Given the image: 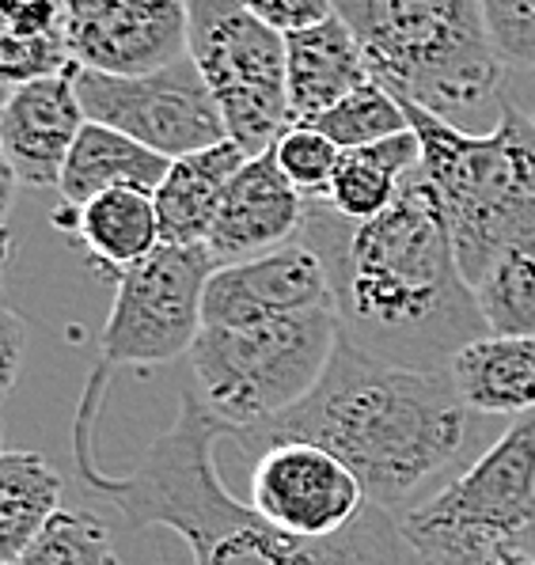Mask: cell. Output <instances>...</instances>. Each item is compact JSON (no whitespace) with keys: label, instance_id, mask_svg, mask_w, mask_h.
Returning a JSON list of instances; mask_svg holds the SVG:
<instances>
[{"label":"cell","instance_id":"cell-10","mask_svg":"<svg viewBox=\"0 0 535 565\" xmlns=\"http://www.w3.org/2000/svg\"><path fill=\"white\" fill-rule=\"evenodd\" d=\"M403 520L434 527H471L497 539H521L535 527V411L509 422L463 475L414 505Z\"/></svg>","mask_w":535,"mask_h":565},{"label":"cell","instance_id":"cell-3","mask_svg":"<svg viewBox=\"0 0 535 565\" xmlns=\"http://www.w3.org/2000/svg\"><path fill=\"white\" fill-rule=\"evenodd\" d=\"M471 411L448 372H414L368 358L339 338L319 387L289 414L239 429L232 445L263 456L274 445H312L365 486L368 505L407 516V501L456 463Z\"/></svg>","mask_w":535,"mask_h":565},{"label":"cell","instance_id":"cell-29","mask_svg":"<svg viewBox=\"0 0 535 565\" xmlns=\"http://www.w3.org/2000/svg\"><path fill=\"white\" fill-rule=\"evenodd\" d=\"M247 8L255 20H263L281 39L312 31L334 15V4H327V0H247Z\"/></svg>","mask_w":535,"mask_h":565},{"label":"cell","instance_id":"cell-16","mask_svg":"<svg viewBox=\"0 0 535 565\" xmlns=\"http://www.w3.org/2000/svg\"><path fill=\"white\" fill-rule=\"evenodd\" d=\"M285 57H289L292 126L312 121L315 115L331 110L334 103H342L346 95L373 81L365 54H361L357 39H353V31L339 12L312 31L289 34L285 39Z\"/></svg>","mask_w":535,"mask_h":565},{"label":"cell","instance_id":"cell-5","mask_svg":"<svg viewBox=\"0 0 535 565\" xmlns=\"http://www.w3.org/2000/svg\"><path fill=\"white\" fill-rule=\"evenodd\" d=\"M368 76L399 103L437 118L474 110L502 84V65L479 0H339Z\"/></svg>","mask_w":535,"mask_h":565},{"label":"cell","instance_id":"cell-1","mask_svg":"<svg viewBox=\"0 0 535 565\" xmlns=\"http://www.w3.org/2000/svg\"><path fill=\"white\" fill-rule=\"evenodd\" d=\"M107 387L110 364H95L76 406L73 459L81 482L122 512L133 532L171 527L183 535L194 565H421L399 516L376 505L331 539H297L266 524L221 482L213 445L228 440V425L202 395L179 398V417L133 471H107L95 459V422Z\"/></svg>","mask_w":535,"mask_h":565},{"label":"cell","instance_id":"cell-30","mask_svg":"<svg viewBox=\"0 0 535 565\" xmlns=\"http://www.w3.org/2000/svg\"><path fill=\"white\" fill-rule=\"evenodd\" d=\"M20 350H23V323L12 303H4V391L12 387L15 369H20Z\"/></svg>","mask_w":535,"mask_h":565},{"label":"cell","instance_id":"cell-14","mask_svg":"<svg viewBox=\"0 0 535 565\" xmlns=\"http://www.w3.org/2000/svg\"><path fill=\"white\" fill-rule=\"evenodd\" d=\"M84 126H88V110L76 95L73 73L8 88L4 110H0L4 168L28 190L62 186L68 152Z\"/></svg>","mask_w":535,"mask_h":565},{"label":"cell","instance_id":"cell-6","mask_svg":"<svg viewBox=\"0 0 535 565\" xmlns=\"http://www.w3.org/2000/svg\"><path fill=\"white\" fill-rule=\"evenodd\" d=\"M339 338V311L327 303L258 323L202 327L190 364L205 406L228 425L232 440L304 403L331 369Z\"/></svg>","mask_w":535,"mask_h":565},{"label":"cell","instance_id":"cell-27","mask_svg":"<svg viewBox=\"0 0 535 565\" xmlns=\"http://www.w3.org/2000/svg\"><path fill=\"white\" fill-rule=\"evenodd\" d=\"M274 156H278L281 175L308 198V202H319L327 198L334 182V171L342 163V152L331 137H323L312 126H289L274 145Z\"/></svg>","mask_w":535,"mask_h":565},{"label":"cell","instance_id":"cell-19","mask_svg":"<svg viewBox=\"0 0 535 565\" xmlns=\"http://www.w3.org/2000/svg\"><path fill=\"white\" fill-rule=\"evenodd\" d=\"M57 228H68L81 236L88 255L103 269H115L118 277L126 269L152 255L160 247V216L157 198L145 190H110L99 194L84 209H57Z\"/></svg>","mask_w":535,"mask_h":565},{"label":"cell","instance_id":"cell-2","mask_svg":"<svg viewBox=\"0 0 535 565\" xmlns=\"http://www.w3.org/2000/svg\"><path fill=\"white\" fill-rule=\"evenodd\" d=\"M300 239L331 274L342 338L368 358L448 372L471 342L490 334L421 168L376 221L353 224L323 198L308 202Z\"/></svg>","mask_w":535,"mask_h":565},{"label":"cell","instance_id":"cell-8","mask_svg":"<svg viewBox=\"0 0 535 565\" xmlns=\"http://www.w3.org/2000/svg\"><path fill=\"white\" fill-rule=\"evenodd\" d=\"M217 269L210 247L168 243L126 269L99 334L103 364H168L194 350L205 327V289Z\"/></svg>","mask_w":535,"mask_h":565},{"label":"cell","instance_id":"cell-13","mask_svg":"<svg viewBox=\"0 0 535 565\" xmlns=\"http://www.w3.org/2000/svg\"><path fill=\"white\" fill-rule=\"evenodd\" d=\"M334 303L331 274L304 239L239 266H221L205 289V327L258 323Z\"/></svg>","mask_w":535,"mask_h":565},{"label":"cell","instance_id":"cell-12","mask_svg":"<svg viewBox=\"0 0 535 565\" xmlns=\"http://www.w3.org/2000/svg\"><path fill=\"white\" fill-rule=\"evenodd\" d=\"M65 34L73 68L99 76H149L190 50L186 4L137 0H68Z\"/></svg>","mask_w":535,"mask_h":565},{"label":"cell","instance_id":"cell-4","mask_svg":"<svg viewBox=\"0 0 535 565\" xmlns=\"http://www.w3.org/2000/svg\"><path fill=\"white\" fill-rule=\"evenodd\" d=\"M407 110L421 141V179L452 232L471 285L521 239H535V118L513 99L497 103V126L468 134L421 107Z\"/></svg>","mask_w":535,"mask_h":565},{"label":"cell","instance_id":"cell-23","mask_svg":"<svg viewBox=\"0 0 535 565\" xmlns=\"http://www.w3.org/2000/svg\"><path fill=\"white\" fill-rule=\"evenodd\" d=\"M490 334L535 338V239H521L494 258L474 285Z\"/></svg>","mask_w":535,"mask_h":565},{"label":"cell","instance_id":"cell-26","mask_svg":"<svg viewBox=\"0 0 535 565\" xmlns=\"http://www.w3.org/2000/svg\"><path fill=\"white\" fill-rule=\"evenodd\" d=\"M399 527L421 565H535L532 554H524L513 539L471 532V527H434L403 516Z\"/></svg>","mask_w":535,"mask_h":565},{"label":"cell","instance_id":"cell-18","mask_svg":"<svg viewBox=\"0 0 535 565\" xmlns=\"http://www.w3.org/2000/svg\"><path fill=\"white\" fill-rule=\"evenodd\" d=\"M168 171H171L168 156L129 141L118 129L88 121L84 134L76 137L73 152H68L57 194H62V202L68 209H84L99 194H110V190H145V194H157Z\"/></svg>","mask_w":535,"mask_h":565},{"label":"cell","instance_id":"cell-9","mask_svg":"<svg viewBox=\"0 0 535 565\" xmlns=\"http://www.w3.org/2000/svg\"><path fill=\"white\" fill-rule=\"evenodd\" d=\"M73 84L88 121L118 129L129 141L168 160H183L228 141L217 99L190 54L160 73L126 76V81L73 68Z\"/></svg>","mask_w":535,"mask_h":565},{"label":"cell","instance_id":"cell-28","mask_svg":"<svg viewBox=\"0 0 535 565\" xmlns=\"http://www.w3.org/2000/svg\"><path fill=\"white\" fill-rule=\"evenodd\" d=\"M486 28L505 65L535 68V0H486Z\"/></svg>","mask_w":535,"mask_h":565},{"label":"cell","instance_id":"cell-25","mask_svg":"<svg viewBox=\"0 0 535 565\" xmlns=\"http://www.w3.org/2000/svg\"><path fill=\"white\" fill-rule=\"evenodd\" d=\"M15 565H122L110 527L95 512L62 509Z\"/></svg>","mask_w":535,"mask_h":565},{"label":"cell","instance_id":"cell-21","mask_svg":"<svg viewBox=\"0 0 535 565\" xmlns=\"http://www.w3.org/2000/svg\"><path fill=\"white\" fill-rule=\"evenodd\" d=\"M418 168L421 141L414 129H407V134H395L379 145L342 156L323 202L353 224L376 221L379 213H387L399 202L403 186L410 182V175H418Z\"/></svg>","mask_w":535,"mask_h":565},{"label":"cell","instance_id":"cell-7","mask_svg":"<svg viewBox=\"0 0 535 565\" xmlns=\"http://www.w3.org/2000/svg\"><path fill=\"white\" fill-rule=\"evenodd\" d=\"M190 50L221 107L228 141L263 156L292 126L285 39L244 0H190Z\"/></svg>","mask_w":535,"mask_h":565},{"label":"cell","instance_id":"cell-15","mask_svg":"<svg viewBox=\"0 0 535 565\" xmlns=\"http://www.w3.org/2000/svg\"><path fill=\"white\" fill-rule=\"evenodd\" d=\"M308 198L281 175L278 156L263 152L228 182V194L205 239L217 266H239L289 247L304 228Z\"/></svg>","mask_w":535,"mask_h":565},{"label":"cell","instance_id":"cell-17","mask_svg":"<svg viewBox=\"0 0 535 565\" xmlns=\"http://www.w3.org/2000/svg\"><path fill=\"white\" fill-rule=\"evenodd\" d=\"M247 160L252 156L232 141L171 160V171L152 194L160 216V239L168 247H205L224 194H228V182L244 171Z\"/></svg>","mask_w":535,"mask_h":565},{"label":"cell","instance_id":"cell-22","mask_svg":"<svg viewBox=\"0 0 535 565\" xmlns=\"http://www.w3.org/2000/svg\"><path fill=\"white\" fill-rule=\"evenodd\" d=\"M62 475L46 456L20 448L0 456V562H20V554L62 512Z\"/></svg>","mask_w":535,"mask_h":565},{"label":"cell","instance_id":"cell-11","mask_svg":"<svg viewBox=\"0 0 535 565\" xmlns=\"http://www.w3.org/2000/svg\"><path fill=\"white\" fill-rule=\"evenodd\" d=\"M266 524L297 539H331L368 509L365 486L312 445H274L252 467V498Z\"/></svg>","mask_w":535,"mask_h":565},{"label":"cell","instance_id":"cell-24","mask_svg":"<svg viewBox=\"0 0 535 565\" xmlns=\"http://www.w3.org/2000/svg\"><path fill=\"white\" fill-rule=\"evenodd\" d=\"M300 126H312L323 137H331L342 152H357L368 145H379L395 134H407L410 121L403 103L392 92H384L376 81H368L365 88L346 95L342 103H334L331 110L315 115L312 121H300Z\"/></svg>","mask_w":535,"mask_h":565},{"label":"cell","instance_id":"cell-20","mask_svg":"<svg viewBox=\"0 0 535 565\" xmlns=\"http://www.w3.org/2000/svg\"><path fill=\"white\" fill-rule=\"evenodd\" d=\"M471 414L521 417L535 411V338L486 334L448 369Z\"/></svg>","mask_w":535,"mask_h":565}]
</instances>
